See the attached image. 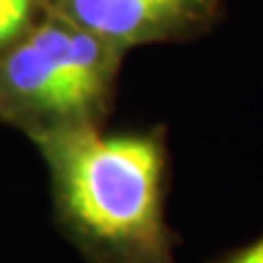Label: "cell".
Masks as SVG:
<instances>
[{"label": "cell", "instance_id": "obj_1", "mask_svg": "<svg viewBox=\"0 0 263 263\" xmlns=\"http://www.w3.org/2000/svg\"><path fill=\"white\" fill-rule=\"evenodd\" d=\"M29 138L46 162L57 221L90 263H176L162 127H60Z\"/></svg>", "mask_w": 263, "mask_h": 263}, {"label": "cell", "instance_id": "obj_2", "mask_svg": "<svg viewBox=\"0 0 263 263\" xmlns=\"http://www.w3.org/2000/svg\"><path fill=\"white\" fill-rule=\"evenodd\" d=\"M125 55L51 9L0 53L3 123L27 136L60 127H103Z\"/></svg>", "mask_w": 263, "mask_h": 263}, {"label": "cell", "instance_id": "obj_3", "mask_svg": "<svg viewBox=\"0 0 263 263\" xmlns=\"http://www.w3.org/2000/svg\"><path fill=\"white\" fill-rule=\"evenodd\" d=\"M53 9L114 46L189 42L213 31L226 0H51Z\"/></svg>", "mask_w": 263, "mask_h": 263}, {"label": "cell", "instance_id": "obj_4", "mask_svg": "<svg viewBox=\"0 0 263 263\" xmlns=\"http://www.w3.org/2000/svg\"><path fill=\"white\" fill-rule=\"evenodd\" d=\"M51 9V0H0V53L20 42Z\"/></svg>", "mask_w": 263, "mask_h": 263}, {"label": "cell", "instance_id": "obj_5", "mask_svg": "<svg viewBox=\"0 0 263 263\" xmlns=\"http://www.w3.org/2000/svg\"><path fill=\"white\" fill-rule=\"evenodd\" d=\"M211 263H263V235H259L250 243L239 246V248L213 259Z\"/></svg>", "mask_w": 263, "mask_h": 263}, {"label": "cell", "instance_id": "obj_6", "mask_svg": "<svg viewBox=\"0 0 263 263\" xmlns=\"http://www.w3.org/2000/svg\"><path fill=\"white\" fill-rule=\"evenodd\" d=\"M0 123H3V114H0Z\"/></svg>", "mask_w": 263, "mask_h": 263}]
</instances>
